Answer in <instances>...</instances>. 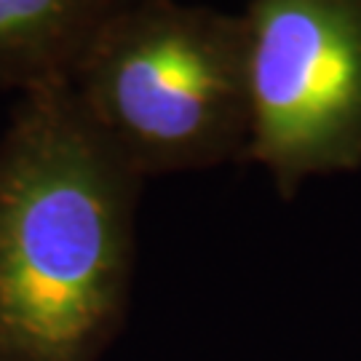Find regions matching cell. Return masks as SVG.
Returning <instances> with one entry per match:
<instances>
[{
    "label": "cell",
    "mask_w": 361,
    "mask_h": 361,
    "mask_svg": "<svg viewBox=\"0 0 361 361\" xmlns=\"http://www.w3.org/2000/svg\"><path fill=\"white\" fill-rule=\"evenodd\" d=\"M249 150L292 201L361 166V0H249Z\"/></svg>",
    "instance_id": "3957f363"
},
{
    "label": "cell",
    "mask_w": 361,
    "mask_h": 361,
    "mask_svg": "<svg viewBox=\"0 0 361 361\" xmlns=\"http://www.w3.org/2000/svg\"><path fill=\"white\" fill-rule=\"evenodd\" d=\"M73 89L142 180L246 164L244 13L129 0L97 35Z\"/></svg>",
    "instance_id": "7a4b0ae2"
},
{
    "label": "cell",
    "mask_w": 361,
    "mask_h": 361,
    "mask_svg": "<svg viewBox=\"0 0 361 361\" xmlns=\"http://www.w3.org/2000/svg\"><path fill=\"white\" fill-rule=\"evenodd\" d=\"M142 185L73 83L22 94L0 137V361H102L129 316Z\"/></svg>",
    "instance_id": "6da1fadb"
},
{
    "label": "cell",
    "mask_w": 361,
    "mask_h": 361,
    "mask_svg": "<svg viewBox=\"0 0 361 361\" xmlns=\"http://www.w3.org/2000/svg\"><path fill=\"white\" fill-rule=\"evenodd\" d=\"M129 0H0V89L73 83L104 25Z\"/></svg>",
    "instance_id": "277c9868"
}]
</instances>
